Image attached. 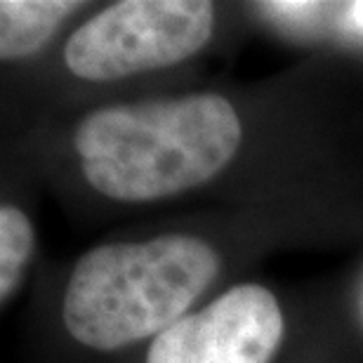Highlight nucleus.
I'll return each instance as SVG.
<instances>
[{
  "label": "nucleus",
  "instance_id": "obj_1",
  "mask_svg": "<svg viewBox=\"0 0 363 363\" xmlns=\"http://www.w3.org/2000/svg\"><path fill=\"white\" fill-rule=\"evenodd\" d=\"M241 118L213 92L104 106L76 130L88 184L106 199L149 203L201 186L241 147Z\"/></svg>",
  "mask_w": 363,
  "mask_h": 363
},
{
  "label": "nucleus",
  "instance_id": "obj_2",
  "mask_svg": "<svg viewBox=\"0 0 363 363\" xmlns=\"http://www.w3.org/2000/svg\"><path fill=\"white\" fill-rule=\"evenodd\" d=\"M217 274L220 257L199 236L99 245L71 272L64 325L90 350H123L184 318Z\"/></svg>",
  "mask_w": 363,
  "mask_h": 363
},
{
  "label": "nucleus",
  "instance_id": "obj_3",
  "mask_svg": "<svg viewBox=\"0 0 363 363\" xmlns=\"http://www.w3.org/2000/svg\"><path fill=\"white\" fill-rule=\"evenodd\" d=\"M213 28L208 0H123L71 33L64 64L83 81L111 83L189 60Z\"/></svg>",
  "mask_w": 363,
  "mask_h": 363
},
{
  "label": "nucleus",
  "instance_id": "obj_4",
  "mask_svg": "<svg viewBox=\"0 0 363 363\" xmlns=\"http://www.w3.org/2000/svg\"><path fill=\"white\" fill-rule=\"evenodd\" d=\"M283 337L272 290L236 286L154 337L147 363H269Z\"/></svg>",
  "mask_w": 363,
  "mask_h": 363
},
{
  "label": "nucleus",
  "instance_id": "obj_5",
  "mask_svg": "<svg viewBox=\"0 0 363 363\" xmlns=\"http://www.w3.org/2000/svg\"><path fill=\"white\" fill-rule=\"evenodd\" d=\"M83 3L67 0H3L0 3V57L21 60L45 45L67 17Z\"/></svg>",
  "mask_w": 363,
  "mask_h": 363
},
{
  "label": "nucleus",
  "instance_id": "obj_6",
  "mask_svg": "<svg viewBox=\"0 0 363 363\" xmlns=\"http://www.w3.org/2000/svg\"><path fill=\"white\" fill-rule=\"evenodd\" d=\"M33 252V227L19 208L3 203L0 208V300L17 293L24 281L28 259Z\"/></svg>",
  "mask_w": 363,
  "mask_h": 363
}]
</instances>
